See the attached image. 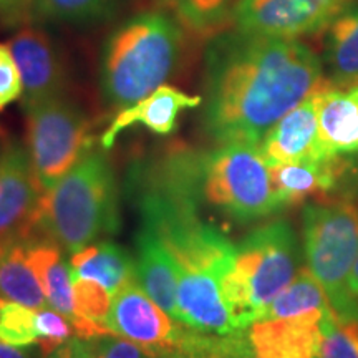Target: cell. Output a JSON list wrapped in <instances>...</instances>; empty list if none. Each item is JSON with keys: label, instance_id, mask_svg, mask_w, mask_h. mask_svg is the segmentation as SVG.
Listing matches in <instances>:
<instances>
[{"label": "cell", "instance_id": "cell-1", "mask_svg": "<svg viewBox=\"0 0 358 358\" xmlns=\"http://www.w3.org/2000/svg\"><path fill=\"white\" fill-rule=\"evenodd\" d=\"M327 82L320 60L292 38L236 30L209 43L203 128L217 145L252 143Z\"/></svg>", "mask_w": 358, "mask_h": 358}, {"label": "cell", "instance_id": "cell-2", "mask_svg": "<svg viewBox=\"0 0 358 358\" xmlns=\"http://www.w3.org/2000/svg\"><path fill=\"white\" fill-rule=\"evenodd\" d=\"M120 229L118 189L111 163L92 150L64 178L45 189L37 243L73 254Z\"/></svg>", "mask_w": 358, "mask_h": 358}, {"label": "cell", "instance_id": "cell-3", "mask_svg": "<svg viewBox=\"0 0 358 358\" xmlns=\"http://www.w3.org/2000/svg\"><path fill=\"white\" fill-rule=\"evenodd\" d=\"M182 40L171 13H140L120 25L103 47L100 85L106 101L128 108L164 85L178 69Z\"/></svg>", "mask_w": 358, "mask_h": 358}, {"label": "cell", "instance_id": "cell-4", "mask_svg": "<svg viewBox=\"0 0 358 358\" xmlns=\"http://www.w3.org/2000/svg\"><path fill=\"white\" fill-rule=\"evenodd\" d=\"M302 268L297 234L284 219L257 227L236 245L234 262L222 279L232 319L248 330Z\"/></svg>", "mask_w": 358, "mask_h": 358}, {"label": "cell", "instance_id": "cell-5", "mask_svg": "<svg viewBox=\"0 0 358 358\" xmlns=\"http://www.w3.org/2000/svg\"><path fill=\"white\" fill-rule=\"evenodd\" d=\"M303 256L338 317L358 315L348 277L358 257V203L345 194L315 199L303 208Z\"/></svg>", "mask_w": 358, "mask_h": 358}, {"label": "cell", "instance_id": "cell-6", "mask_svg": "<svg viewBox=\"0 0 358 358\" xmlns=\"http://www.w3.org/2000/svg\"><path fill=\"white\" fill-rule=\"evenodd\" d=\"M201 199L237 222L280 211L271 166L252 143H226L201 156Z\"/></svg>", "mask_w": 358, "mask_h": 358}, {"label": "cell", "instance_id": "cell-7", "mask_svg": "<svg viewBox=\"0 0 358 358\" xmlns=\"http://www.w3.org/2000/svg\"><path fill=\"white\" fill-rule=\"evenodd\" d=\"M27 151L43 189L55 185L93 150L90 120L62 96L27 110Z\"/></svg>", "mask_w": 358, "mask_h": 358}, {"label": "cell", "instance_id": "cell-8", "mask_svg": "<svg viewBox=\"0 0 358 358\" xmlns=\"http://www.w3.org/2000/svg\"><path fill=\"white\" fill-rule=\"evenodd\" d=\"M43 192L27 146L6 143L0 150V248L37 243Z\"/></svg>", "mask_w": 358, "mask_h": 358}, {"label": "cell", "instance_id": "cell-9", "mask_svg": "<svg viewBox=\"0 0 358 358\" xmlns=\"http://www.w3.org/2000/svg\"><path fill=\"white\" fill-rule=\"evenodd\" d=\"M350 0H237L236 30L275 38H299L330 25Z\"/></svg>", "mask_w": 358, "mask_h": 358}, {"label": "cell", "instance_id": "cell-10", "mask_svg": "<svg viewBox=\"0 0 358 358\" xmlns=\"http://www.w3.org/2000/svg\"><path fill=\"white\" fill-rule=\"evenodd\" d=\"M108 329L159 358L174 352L182 325L151 301L133 279L113 294Z\"/></svg>", "mask_w": 358, "mask_h": 358}, {"label": "cell", "instance_id": "cell-11", "mask_svg": "<svg viewBox=\"0 0 358 358\" xmlns=\"http://www.w3.org/2000/svg\"><path fill=\"white\" fill-rule=\"evenodd\" d=\"M13 60L22 77V106L34 108L38 103L62 96L65 87V69L55 45L47 34L25 27L8 40Z\"/></svg>", "mask_w": 358, "mask_h": 358}, {"label": "cell", "instance_id": "cell-12", "mask_svg": "<svg viewBox=\"0 0 358 358\" xmlns=\"http://www.w3.org/2000/svg\"><path fill=\"white\" fill-rule=\"evenodd\" d=\"M325 310L259 319L248 329L256 358H317Z\"/></svg>", "mask_w": 358, "mask_h": 358}, {"label": "cell", "instance_id": "cell-13", "mask_svg": "<svg viewBox=\"0 0 358 358\" xmlns=\"http://www.w3.org/2000/svg\"><path fill=\"white\" fill-rule=\"evenodd\" d=\"M313 93L282 116L264 136L259 148L268 166L325 159L320 146L319 118Z\"/></svg>", "mask_w": 358, "mask_h": 358}, {"label": "cell", "instance_id": "cell-14", "mask_svg": "<svg viewBox=\"0 0 358 358\" xmlns=\"http://www.w3.org/2000/svg\"><path fill=\"white\" fill-rule=\"evenodd\" d=\"M352 156H330L307 163L274 164L271 176L282 208L324 199L340 192Z\"/></svg>", "mask_w": 358, "mask_h": 358}, {"label": "cell", "instance_id": "cell-15", "mask_svg": "<svg viewBox=\"0 0 358 358\" xmlns=\"http://www.w3.org/2000/svg\"><path fill=\"white\" fill-rule=\"evenodd\" d=\"M325 158L358 155V87L338 88L327 80L313 93Z\"/></svg>", "mask_w": 358, "mask_h": 358}, {"label": "cell", "instance_id": "cell-16", "mask_svg": "<svg viewBox=\"0 0 358 358\" xmlns=\"http://www.w3.org/2000/svg\"><path fill=\"white\" fill-rule=\"evenodd\" d=\"M201 103L203 96H192L169 85H161L153 93L128 108H123L115 116L108 129L101 136L103 150H110L120 133L134 124H143L150 131L163 136L171 134L178 127V116L181 115V111L196 108Z\"/></svg>", "mask_w": 358, "mask_h": 358}, {"label": "cell", "instance_id": "cell-17", "mask_svg": "<svg viewBox=\"0 0 358 358\" xmlns=\"http://www.w3.org/2000/svg\"><path fill=\"white\" fill-rule=\"evenodd\" d=\"M136 252L138 284L179 324L178 267L168 248L153 229L141 226L136 236Z\"/></svg>", "mask_w": 358, "mask_h": 358}, {"label": "cell", "instance_id": "cell-18", "mask_svg": "<svg viewBox=\"0 0 358 358\" xmlns=\"http://www.w3.org/2000/svg\"><path fill=\"white\" fill-rule=\"evenodd\" d=\"M71 279L95 280L115 294L136 279V264L122 245L103 241L93 243L70 256Z\"/></svg>", "mask_w": 358, "mask_h": 358}, {"label": "cell", "instance_id": "cell-19", "mask_svg": "<svg viewBox=\"0 0 358 358\" xmlns=\"http://www.w3.org/2000/svg\"><path fill=\"white\" fill-rule=\"evenodd\" d=\"M27 261L42 285L48 306L62 313L71 324L75 319L73 280H71L70 267L62 256V249L43 241L32 243L27 248Z\"/></svg>", "mask_w": 358, "mask_h": 358}, {"label": "cell", "instance_id": "cell-20", "mask_svg": "<svg viewBox=\"0 0 358 358\" xmlns=\"http://www.w3.org/2000/svg\"><path fill=\"white\" fill-rule=\"evenodd\" d=\"M325 58L335 87H358V6L330 22Z\"/></svg>", "mask_w": 358, "mask_h": 358}, {"label": "cell", "instance_id": "cell-21", "mask_svg": "<svg viewBox=\"0 0 358 358\" xmlns=\"http://www.w3.org/2000/svg\"><path fill=\"white\" fill-rule=\"evenodd\" d=\"M29 244H10L0 248V299L24 303L42 310L48 307L42 285L27 261Z\"/></svg>", "mask_w": 358, "mask_h": 358}, {"label": "cell", "instance_id": "cell-22", "mask_svg": "<svg viewBox=\"0 0 358 358\" xmlns=\"http://www.w3.org/2000/svg\"><path fill=\"white\" fill-rule=\"evenodd\" d=\"M166 8L182 29L196 35H211L232 15L234 0H155Z\"/></svg>", "mask_w": 358, "mask_h": 358}, {"label": "cell", "instance_id": "cell-23", "mask_svg": "<svg viewBox=\"0 0 358 358\" xmlns=\"http://www.w3.org/2000/svg\"><path fill=\"white\" fill-rule=\"evenodd\" d=\"M317 358H358V315L338 317L334 308L327 312Z\"/></svg>", "mask_w": 358, "mask_h": 358}, {"label": "cell", "instance_id": "cell-24", "mask_svg": "<svg viewBox=\"0 0 358 358\" xmlns=\"http://www.w3.org/2000/svg\"><path fill=\"white\" fill-rule=\"evenodd\" d=\"M35 317L37 310L34 308L0 299V342L13 347H30L37 343Z\"/></svg>", "mask_w": 358, "mask_h": 358}, {"label": "cell", "instance_id": "cell-25", "mask_svg": "<svg viewBox=\"0 0 358 358\" xmlns=\"http://www.w3.org/2000/svg\"><path fill=\"white\" fill-rule=\"evenodd\" d=\"M113 0H37L40 13L64 22H87L101 17Z\"/></svg>", "mask_w": 358, "mask_h": 358}, {"label": "cell", "instance_id": "cell-26", "mask_svg": "<svg viewBox=\"0 0 358 358\" xmlns=\"http://www.w3.org/2000/svg\"><path fill=\"white\" fill-rule=\"evenodd\" d=\"M35 330H37V343L43 357H50L57 348L65 345L73 335V327L62 313L50 308L37 310L35 317Z\"/></svg>", "mask_w": 358, "mask_h": 358}, {"label": "cell", "instance_id": "cell-27", "mask_svg": "<svg viewBox=\"0 0 358 358\" xmlns=\"http://www.w3.org/2000/svg\"><path fill=\"white\" fill-rule=\"evenodd\" d=\"M24 92L20 71L8 45L0 43V111L19 100Z\"/></svg>", "mask_w": 358, "mask_h": 358}, {"label": "cell", "instance_id": "cell-28", "mask_svg": "<svg viewBox=\"0 0 358 358\" xmlns=\"http://www.w3.org/2000/svg\"><path fill=\"white\" fill-rule=\"evenodd\" d=\"M93 358H156L141 345L120 335H105L90 340Z\"/></svg>", "mask_w": 358, "mask_h": 358}, {"label": "cell", "instance_id": "cell-29", "mask_svg": "<svg viewBox=\"0 0 358 358\" xmlns=\"http://www.w3.org/2000/svg\"><path fill=\"white\" fill-rule=\"evenodd\" d=\"M48 358H93V352L90 342L75 337L70 338L65 345L57 348Z\"/></svg>", "mask_w": 358, "mask_h": 358}, {"label": "cell", "instance_id": "cell-30", "mask_svg": "<svg viewBox=\"0 0 358 358\" xmlns=\"http://www.w3.org/2000/svg\"><path fill=\"white\" fill-rule=\"evenodd\" d=\"M338 194H345L358 203V158H355V156H352L350 168H348L345 181H343Z\"/></svg>", "mask_w": 358, "mask_h": 358}, {"label": "cell", "instance_id": "cell-31", "mask_svg": "<svg viewBox=\"0 0 358 358\" xmlns=\"http://www.w3.org/2000/svg\"><path fill=\"white\" fill-rule=\"evenodd\" d=\"M0 358H37L29 347H13L0 342Z\"/></svg>", "mask_w": 358, "mask_h": 358}, {"label": "cell", "instance_id": "cell-32", "mask_svg": "<svg viewBox=\"0 0 358 358\" xmlns=\"http://www.w3.org/2000/svg\"><path fill=\"white\" fill-rule=\"evenodd\" d=\"M30 0H0V13L3 15H13L20 10Z\"/></svg>", "mask_w": 358, "mask_h": 358}, {"label": "cell", "instance_id": "cell-33", "mask_svg": "<svg viewBox=\"0 0 358 358\" xmlns=\"http://www.w3.org/2000/svg\"><path fill=\"white\" fill-rule=\"evenodd\" d=\"M348 294L353 301L358 302V257L352 267L350 277H348Z\"/></svg>", "mask_w": 358, "mask_h": 358}, {"label": "cell", "instance_id": "cell-34", "mask_svg": "<svg viewBox=\"0 0 358 358\" xmlns=\"http://www.w3.org/2000/svg\"><path fill=\"white\" fill-rule=\"evenodd\" d=\"M159 358H179L176 355H164V357H159Z\"/></svg>", "mask_w": 358, "mask_h": 358}, {"label": "cell", "instance_id": "cell-35", "mask_svg": "<svg viewBox=\"0 0 358 358\" xmlns=\"http://www.w3.org/2000/svg\"><path fill=\"white\" fill-rule=\"evenodd\" d=\"M252 358H256V357H252Z\"/></svg>", "mask_w": 358, "mask_h": 358}]
</instances>
